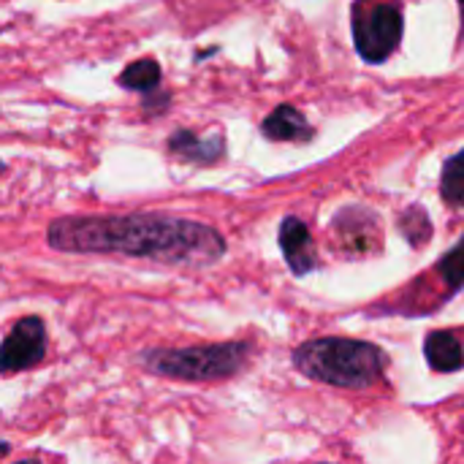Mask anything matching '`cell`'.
I'll return each instance as SVG.
<instances>
[{
  "instance_id": "obj_7",
  "label": "cell",
  "mask_w": 464,
  "mask_h": 464,
  "mask_svg": "<svg viewBox=\"0 0 464 464\" xmlns=\"http://www.w3.org/2000/svg\"><path fill=\"white\" fill-rule=\"evenodd\" d=\"M169 152L185 163L212 166V163L223 160V155H226V136L220 130H215L209 136H196L193 130L179 128L169 136Z\"/></svg>"
},
{
  "instance_id": "obj_15",
  "label": "cell",
  "mask_w": 464,
  "mask_h": 464,
  "mask_svg": "<svg viewBox=\"0 0 464 464\" xmlns=\"http://www.w3.org/2000/svg\"><path fill=\"white\" fill-rule=\"evenodd\" d=\"M16 464H41V462H35V459H24V462H16Z\"/></svg>"
},
{
  "instance_id": "obj_12",
  "label": "cell",
  "mask_w": 464,
  "mask_h": 464,
  "mask_svg": "<svg viewBox=\"0 0 464 464\" xmlns=\"http://www.w3.org/2000/svg\"><path fill=\"white\" fill-rule=\"evenodd\" d=\"M440 196L449 207L464 209V150L451 155L443 163V174H440Z\"/></svg>"
},
{
  "instance_id": "obj_2",
  "label": "cell",
  "mask_w": 464,
  "mask_h": 464,
  "mask_svg": "<svg viewBox=\"0 0 464 464\" xmlns=\"http://www.w3.org/2000/svg\"><path fill=\"white\" fill-rule=\"evenodd\" d=\"M294 367L334 389H370L386 370V353L375 343L351 337H318L294 348Z\"/></svg>"
},
{
  "instance_id": "obj_16",
  "label": "cell",
  "mask_w": 464,
  "mask_h": 464,
  "mask_svg": "<svg viewBox=\"0 0 464 464\" xmlns=\"http://www.w3.org/2000/svg\"><path fill=\"white\" fill-rule=\"evenodd\" d=\"M459 3H462V5H464V0H459Z\"/></svg>"
},
{
  "instance_id": "obj_8",
  "label": "cell",
  "mask_w": 464,
  "mask_h": 464,
  "mask_svg": "<svg viewBox=\"0 0 464 464\" xmlns=\"http://www.w3.org/2000/svg\"><path fill=\"white\" fill-rule=\"evenodd\" d=\"M261 133L269 139V141H310L315 136L313 125L307 122V117L291 106V103H280L275 106L264 122H261Z\"/></svg>"
},
{
  "instance_id": "obj_14",
  "label": "cell",
  "mask_w": 464,
  "mask_h": 464,
  "mask_svg": "<svg viewBox=\"0 0 464 464\" xmlns=\"http://www.w3.org/2000/svg\"><path fill=\"white\" fill-rule=\"evenodd\" d=\"M400 234H402L413 247L427 245L430 237H432V223H430L427 209L419 207V204L408 207V209L402 212V218H400Z\"/></svg>"
},
{
  "instance_id": "obj_13",
  "label": "cell",
  "mask_w": 464,
  "mask_h": 464,
  "mask_svg": "<svg viewBox=\"0 0 464 464\" xmlns=\"http://www.w3.org/2000/svg\"><path fill=\"white\" fill-rule=\"evenodd\" d=\"M435 272H438V277L446 283V299H451V296H457L459 291L464 288V234L462 239L438 261V266H435Z\"/></svg>"
},
{
  "instance_id": "obj_9",
  "label": "cell",
  "mask_w": 464,
  "mask_h": 464,
  "mask_svg": "<svg viewBox=\"0 0 464 464\" xmlns=\"http://www.w3.org/2000/svg\"><path fill=\"white\" fill-rule=\"evenodd\" d=\"M334 231L340 234V242L345 250L356 253V256H364L370 253V234L378 237V220L372 212L362 209V207H351V209H343L337 218H334Z\"/></svg>"
},
{
  "instance_id": "obj_6",
  "label": "cell",
  "mask_w": 464,
  "mask_h": 464,
  "mask_svg": "<svg viewBox=\"0 0 464 464\" xmlns=\"http://www.w3.org/2000/svg\"><path fill=\"white\" fill-rule=\"evenodd\" d=\"M277 242H280V250H283V258L288 264V269L296 275V277H304L310 272L318 269V250H315V242H313V234L307 228V223L296 215H288L283 218L280 223V231H277Z\"/></svg>"
},
{
  "instance_id": "obj_5",
  "label": "cell",
  "mask_w": 464,
  "mask_h": 464,
  "mask_svg": "<svg viewBox=\"0 0 464 464\" xmlns=\"http://www.w3.org/2000/svg\"><path fill=\"white\" fill-rule=\"evenodd\" d=\"M44 356H46V324L38 315H24L3 337L0 372L8 378L14 372L41 364Z\"/></svg>"
},
{
  "instance_id": "obj_4",
  "label": "cell",
  "mask_w": 464,
  "mask_h": 464,
  "mask_svg": "<svg viewBox=\"0 0 464 464\" xmlns=\"http://www.w3.org/2000/svg\"><path fill=\"white\" fill-rule=\"evenodd\" d=\"M353 46L370 65L386 63L402 41L405 14L400 0H356L351 11Z\"/></svg>"
},
{
  "instance_id": "obj_11",
  "label": "cell",
  "mask_w": 464,
  "mask_h": 464,
  "mask_svg": "<svg viewBox=\"0 0 464 464\" xmlns=\"http://www.w3.org/2000/svg\"><path fill=\"white\" fill-rule=\"evenodd\" d=\"M160 79H163V71H160V63L155 57H141L136 63H130L117 84L122 90H130V92H141V95H152L158 87H160Z\"/></svg>"
},
{
  "instance_id": "obj_3",
  "label": "cell",
  "mask_w": 464,
  "mask_h": 464,
  "mask_svg": "<svg viewBox=\"0 0 464 464\" xmlns=\"http://www.w3.org/2000/svg\"><path fill=\"white\" fill-rule=\"evenodd\" d=\"M253 345L245 340L190 345V348H152L139 353V364L147 372L171 381H228L239 375L250 359Z\"/></svg>"
},
{
  "instance_id": "obj_10",
  "label": "cell",
  "mask_w": 464,
  "mask_h": 464,
  "mask_svg": "<svg viewBox=\"0 0 464 464\" xmlns=\"http://www.w3.org/2000/svg\"><path fill=\"white\" fill-rule=\"evenodd\" d=\"M424 356H427V364L446 375V372H457L459 367H464V348L462 340L457 337V332L451 329H438V332H430L427 340H424Z\"/></svg>"
},
{
  "instance_id": "obj_1",
  "label": "cell",
  "mask_w": 464,
  "mask_h": 464,
  "mask_svg": "<svg viewBox=\"0 0 464 464\" xmlns=\"http://www.w3.org/2000/svg\"><path fill=\"white\" fill-rule=\"evenodd\" d=\"M46 245L57 253L128 256L166 266H212L226 256V237L198 220L133 212V215H71L46 228Z\"/></svg>"
}]
</instances>
